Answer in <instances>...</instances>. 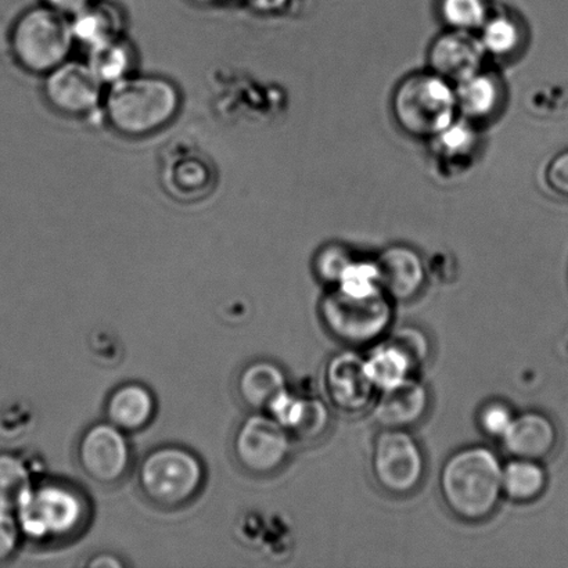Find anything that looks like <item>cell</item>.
<instances>
[{"label":"cell","mask_w":568,"mask_h":568,"mask_svg":"<svg viewBox=\"0 0 568 568\" xmlns=\"http://www.w3.org/2000/svg\"><path fill=\"white\" fill-rule=\"evenodd\" d=\"M438 146L445 154L458 155L466 153L475 141V133L465 122H450L444 131L437 135Z\"/></svg>","instance_id":"cell-32"},{"label":"cell","mask_w":568,"mask_h":568,"mask_svg":"<svg viewBox=\"0 0 568 568\" xmlns=\"http://www.w3.org/2000/svg\"><path fill=\"white\" fill-rule=\"evenodd\" d=\"M323 388L328 404L345 415L372 409L377 388L367 375L365 356L353 348L339 351L323 367Z\"/></svg>","instance_id":"cell-11"},{"label":"cell","mask_w":568,"mask_h":568,"mask_svg":"<svg viewBox=\"0 0 568 568\" xmlns=\"http://www.w3.org/2000/svg\"><path fill=\"white\" fill-rule=\"evenodd\" d=\"M180 105V92L165 78L125 77L111 87L105 113L114 130L138 138L169 125Z\"/></svg>","instance_id":"cell-3"},{"label":"cell","mask_w":568,"mask_h":568,"mask_svg":"<svg viewBox=\"0 0 568 568\" xmlns=\"http://www.w3.org/2000/svg\"><path fill=\"white\" fill-rule=\"evenodd\" d=\"M194 2H197V3H214V2H216V0H194Z\"/></svg>","instance_id":"cell-39"},{"label":"cell","mask_w":568,"mask_h":568,"mask_svg":"<svg viewBox=\"0 0 568 568\" xmlns=\"http://www.w3.org/2000/svg\"><path fill=\"white\" fill-rule=\"evenodd\" d=\"M207 481L204 462L183 445L166 444L149 450L136 470L139 491L160 509L191 505Z\"/></svg>","instance_id":"cell-4"},{"label":"cell","mask_w":568,"mask_h":568,"mask_svg":"<svg viewBox=\"0 0 568 568\" xmlns=\"http://www.w3.org/2000/svg\"><path fill=\"white\" fill-rule=\"evenodd\" d=\"M515 415L514 409L504 400H491L478 412V427L486 436L500 439L515 419Z\"/></svg>","instance_id":"cell-30"},{"label":"cell","mask_w":568,"mask_h":568,"mask_svg":"<svg viewBox=\"0 0 568 568\" xmlns=\"http://www.w3.org/2000/svg\"><path fill=\"white\" fill-rule=\"evenodd\" d=\"M103 82L89 64L70 61L55 67L44 82V94L54 109L70 115L87 114L100 102Z\"/></svg>","instance_id":"cell-12"},{"label":"cell","mask_w":568,"mask_h":568,"mask_svg":"<svg viewBox=\"0 0 568 568\" xmlns=\"http://www.w3.org/2000/svg\"><path fill=\"white\" fill-rule=\"evenodd\" d=\"M547 180L559 196L568 199V150L550 161Z\"/></svg>","instance_id":"cell-34"},{"label":"cell","mask_w":568,"mask_h":568,"mask_svg":"<svg viewBox=\"0 0 568 568\" xmlns=\"http://www.w3.org/2000/svg\"><path fill=\"white\" fill-rule=\"evenodd\" d=\"M235 388L247 408L265 412L272 400L288 388L286 372L274 361L255 359L239 372Z\"/></svg>","instance_id":"cell-19"},{"label":"cell","mask_w":568,"mask_h":568,"mask_svg":"<svg viewBox=\"0 0 568 568\" xmlns=\"http://www.w3.org/2000/svg\"><path fill=\"white\" fill-rule=\"evenodd\" d=\"M38 476L22 455L0 453V510L14 511Z\"/></svg>","instance_id":"cell-23"},{"label":"cell","mask_w":568,"mask_h":568,"mask_svg":"<svg viewBox=\"0 0 568 568\" xmlns=\"http://www.w3.org/2000/svg\"><path fill=\"white\" fill-rule=\"evenodd\" d=\"M158 415V398L146 384L126 382L110 393L104 405L105 420L126 434L144 430Z\"/></svg>","instance_id":"cell-18"},{"label":"cell","mask_w":568,"mask_h":568,"mask_svg":"<svg viewBox=\"0 0 568 568\" xmlns=\"http://www.w3.org/2000/svg\"><path fill=\"white\" fill-rule=\"evenodd\" d=\"M280 423L293 439L314 443L325 436L331 426V409L325 400L306 398L284 389L265 410Z\"/></svg>","instance_id":"cell-15"},{"label":"cell","mask_w":568,"mask_h":568,"mask_svg":"<svg viewBox=\"0 0 568 568\" xmlns=\"http://www.w3.org/2000/svg\"><path fill=\"white\" fill-rule=\"evenodd\" d=\"M480 41L486 52L504 55L514 52L520 42L519 27L508 17H495L483 27Z\"/></svg>","instance_id":"cell-27"},{"label":"cell","mask_w":568,"mask_h":568,"mask_svg":"<svg viewBox=\"0 0 568 568\" xmlns=\"http://www.w3.org/2000/svg\"><path fill=\"white\" fill-rule=\"evenodd\" d=\"M244 2L260 13H276L288 3V0H244Z\"/></svg>","instance_id":"cell-37"},{"label":"cell","mask_w":568,"mask_h":568,"mask_svg":"<svg viewBox=\"0 0 568 568\" xmlns=\"http://www.w3.org/2000/svg\"><path fill=\"white\" fill-rule=\"evenodd\" d=\"M455 93L458 110L469 119H483L491 114L499 102L497 82L480 72L459 82Z\"/></svg>","instance_id":"cell-24"},{"label":"cell","mask_w":568,"mask_h":568,"mask_svg":"<svg viewBox=\"0 0 568 568\" xmlns=\"http://www.w3.org/2000/svg\"><path fill=\"white\" fill-rule=\"evenodd\" d=\"M389 342L398 345L409 356L415 369L425 365L432 355V344L427 334L416 326H403L389 334Z\"/></svg>","instance_id":"cell-29"},{"label":"cell","mask_w":568,"mask_h":568,"mask_svg":"<svg viewBox=\"0 0 568 568\" xmlns=\"http://www.w3.org/2000/svg\"><path fill=\"white\" fill-rule=\"evenodd\" d=\"M72 33L89 48L119 39L121 17L111 6L93 3L75 16Z\"/></svg>","instance_id":"cell-22"},{"label":"cell","mask_w":568,"mask_h":568,"mask_svg":"<svg viewBox=\"0 0 568 568\" xmlns=\"http://www.w3.org/2000/svg\"><path fill=\"white\" fill-rule=\"evenodd\" d=\"M292 449L293 437L266 412L244 417L233 434V458L250 476L276 475L288 464Z\"/></svg>","instance_id":"cell-9"},{"label":"cell","mask_w":568,"mask_h":568,"mask_svg":"<svg viewBox=\"0 0 568 568\" xmlns=\"http://www.w3.org/2000/svg\"><path fill=\"white\" fill-rule=\"evenodd\" d=\"M24 541L14 511L0 510V565L9 561Z\"/></svg>","instance_id":"cell-33"},{"label":"cell","mask_w":568,"mask_h":568,"mask_svg":"<svg viewBox=\"0 0 568 568\" xmlns=\"http://www.w3.org/2000/svg\"><path fill=\"white\" fill-rule=\"evenodd\" d=\"M89 567H121L124 566L122 564V560L116 558V556L113 555H99L94 556V558L89 561Z\"/></svg>","instance_id":"cell-38"},{"label":"cell","mask_w":568,"mask_h":568,"mask_svg":"<svg viewBox=\"0 0 568 568\" xmlns=\"http://www.w3.org/2000/svg\"><path fill=\"white\" fill-rule=\"evenodd\" d=\"M74 33L65 16L53 9H32L22 14L11 32V48L19 63L37 74H49L70 54Z\"/></svg>","instance_id":"cell-7"},{"label":"cell","mask_w":568,"mask_h":568,"mask_svg":"<svg viewBox=\"0 0 568 568\" xmlns=\"http://www.w3.org/2000/svg\"><path fill=\"white\" fill-rule=\"evenodd\" d=\"M486 54L480 38L470 31L445 33L434 42L430 50V65L434 74L448 82L459 83L480 72Z\"/></svg>","instance_id":"cell-16"},{"label":"cell","mask_w":568,"mask_h":568,"mask_svg":"<svg viewBox=\"0 0 568 568\" xmlns=\"http://www.w3.org/2000/svg\"><path fill=\"white\" fill-rule=\"evenodd\" d=\"M430 400L426 384L410 376L398 386L378 392L371 412L378 426L408 430L425 419Z\"/></svg>","instance_id":"cell-14"},{"label":"cell","mask_w":568,"mask_h":568,"mask_svg":"<svg viewBox=\"0 0 568 568\" xmlns=\"http://www.w3.org/2000/svg\"><path fill=\"white\" fill-rule=\"evenodd\" d=\"M444 20L454 30L473 31L487 21V8L484 0H444Z\"/></svg>","instance_id":"cell-28"},{"label":"cell","mask_w":568,"mask_h":568,"mask_svg":"<svg viewBox=\"0 0 568 568\" xmlns=\"http://www.w3.org/2000/svg\"><path fill=\"white\" fill-rule=\"evenodd\" d=\"M371 467L383 491L405 497L425 480V450L405 428H383L373 444Z\"/></svg>","instance_id":"cell-8"},{"label":"cell","mask_w":568,"mask_h":568,"mask_svg":"<svg viewBox=\"0 0 568 568\" xmlns=\"http://www.w3.org/2000/svg\"><path fill=\"white\" fill-rule=\"evenodd\" d=\"M559 437L552 417L544 412L526 410L515 415L499 443L510 458L542 462L558 448Z\"/></svg>","instance_id":"cell-13"},{"label":"cell","mask_w":568,"mask_h":568,"mask_svg":"<svg viewBox=\"0 0 568 568\" xmlns=\"http://www.w3.org/2000/svg\"><path fill=\"white\" fill-rule=\"evenodd\" d=\"M191 171H192V174L189 176L199 178V180L207 181V180H205V178H207V171H205L203 169V166H199L196 163H191ZM186 172H187V163L181 164L180 165V175L176 174V178H180V185H176L178 187L186 189L189 186V189H196V187H199V185L203 186V183H200L196 180H193L187 185Z\"/></svg>","instance_id":"cell-36"},{"label":"cell","mask_w":568,"mask_h":568,"mask_svg":"<svg viewBox=\"0 0 568 568\" xmlns=\"http://www.w3.org/2000/svg\"><path fill=\"white\" fill-rule=\"evenodd\" d=\"M548 488V471L541 460L511 458L503 469L504 497L515 504H531Z\"/></svg>","instance_id":"cell-20"},{"label":"cell","mask_w":568,"mask_h":568,"mask_svg":"<svg viewBox=\"0 0 568 568\" xmlns=\"http://www.w3.org/2000/svg\"><path fill=\"white\" fill-rule=\"evenodd\" d=\"M351 255L347 250L339 246H331L322 250L315 261V272L321 282L336 286L343 272L351 264Z\"/></svg>","instance_id":"cell-31"},{"label":"cell","mask_w":568,"mask_h":568,"mask_svg":"<svg viewBox=\"0 0 568 568\" xmlns=\"http://www.w3.org/2000/svg\"><path fill=\"white\" fill-rule=\"evenodd\" d=\"M333 287L359 298L383 292L376 261H351L336 286Z\"/></svg>","instance_id":"cell-26"},{"label":"cell","mask_w":568,"mask_h":568,"mask_svg":"<svg viewBox=\"0 0 568 568\" xmlns=\"http://www.w3.org/2000/svg\"><path fill=\"white\" fill-rule=\"evenodd\" d=\"M133 63L132 50L121 39L91 49L88 64L103 83H115L128 77Z\"/></svg>","instance_id":"cell-25"},{"label":"cell","mask_w":568,"mask_h":568,"mask_svg":"<svg viewBox=\"0 0 568 568\" xmlns=\"http://www.w3.org/2000/svg\"><path fill=\"white\" fill-rule=\"evenodd\" d=\"M504 465L494 449L469 445L444 462L439 494L450 514L466 523H480L497 511L504 498Z\"/></svg>","instance_id":"cell-2"},{"label":"cell","mask_w":568,"mask_h":568,"mask_svg":"<svg viewBox=\"0 0 568 568\" xmlns=\"http://www.w3.org/2000/svg\"><path fill=\"white\" fill-rule=\"evenodd\" d=\"M48 8L67 16H77L94 3V0H44Z\"/></svg>","instance_id":"cell-35"},{"label":"cell","mask_w":568,"mask_h":568,"mask_svg":"<svg viewBox=\"0 0 568 568\" xmlns=\"http://www.w3.org/2000/svg\"><path fill=\"white\" fill-rule=\"evenodd\" d=\"M394 316V301L384 292L359 298L333 287L320 303L323 327L351 348L382 342L392 331Z\"/></svg>","instance_id":"cell-5"},{"label":"cell","mask_w":568,"mask_h":568,"mask_svg":"<svg viewBox=\"0 0 568 568\" xmlns=\"http://www.w3.org/2000/svg\"><path fill=\"white\" fill-rule=\"evenodd\" d=\"M365 364L367 375L377 392L398 386L416 371L409 356L389 339H382L373 345L369 354L365 356Z\"/></svg>","instance_id":"cell-21"},{"label":"cell","mask_w":568,"mask_h":568,"mask_svg":"<svg viewBox=\"0 0 568 568\" xmlns=\"http://www.w3.org/2000/svg\"><path fill=\"white\" fill-rule=\"evenodd\" d=\"M381 287L394 303H410L426 284L420 255L409 247L393 246L376 261Z\"/></svg>","instance_id":"cell-17"},{"label":"cell","mask_w":568,"mask_h":568,"mask_svg":"<svg viewBox=\"0 0 568 568\" xmlns=\"http://www.w3.org/2000/svg\"><path fill=\"white\" fill-rule=\"evenodd\" d=\"M393 108L406 132L428 138L455 121L458 103L450 82L433 72L406 78L394 94Z\"/></svg>","instance_id":"cell-6"},{"label":"cell","mask_w":568,"mask_h":568,"mask_svg":"<svg viewBox=\"0 0 568 568\" xmlns=\"http://www.w3.org/2000/svg\"><path fill=\"white\" fill-rule=\"evenodd\" d=\"M77 462L89 480L99 486H115L125 480L132 469L130 438L108 420L93 423L78 439Z\"/></svg>","instance_id":"cell-10"},{"label":"cell","mask_w":568,"mask_h":568,"mask_svg":"<svg viewBox=\"0 0 568 568\" xmlns=\"http://www.w3.org/2000/svg\"><path fill=\"white\" fill-rule=\"evenodd\" d=\"M14 515L24 541L43 548L60 547L88 530L92 503L75 483L38 476Z\"/></svg>","instance_id":"cell-1"}]
</instances>
